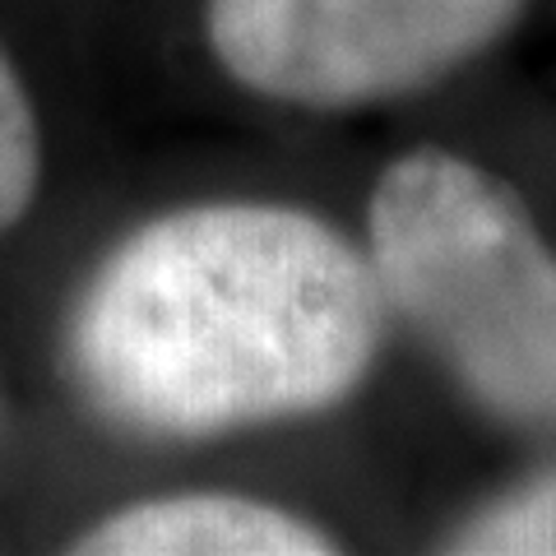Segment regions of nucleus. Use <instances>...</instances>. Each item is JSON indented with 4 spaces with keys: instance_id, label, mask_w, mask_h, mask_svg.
Segmentation results:
<instances>
[{
    "instance_id": "f257e3e1",
    "label": "nucleus",
    "mask_w": 556,
    "mask_h": 556,
    "mask_svg": "<svg viewBox=\"0 0 556 556\" xmlns=\"http://www.w3.org/2000/svg\"><path fill=\"white\" fill-rule=\"evenodd\" d=\"M386 339L357 228L302 195L200 190L84 255L47 348L65 404L102 437L214 450L343 413Z\"/></svg>"
},
{
    "instance_id": "f03ea898",
    "label": "nucleus",
    "mask_w": 556,
    "mask_h": 556,
    "mask_svg": "<svg viewBox=\"0 0 556 556\" xmlns=\"http://www.w3.org/2000/svg\"><path fill=\"white\" fill-rule=\"evenodd\" d=\"M357 237L390 329L492 422L556 431V241L501 172L413 144L371 177Z\"/></svg>"
},
{
    "instance_id": "7ed1b4c3",
    "label": "nucleus",
    "mask_w": 556,
    "mask_h": 556,
    "mask_svg": "<svg viewBox=\"0 0 556 556\" xmlns=\"http://www.w3.org/2000/svg\"><path fill=\"white\" fill-rule=\"evenodd\" d=\"M533 0H159L167 56L265 126H334L455 79Z\"/></svg>"
},
{
    "instance_id": "20e7f679",
    "label": "nucleus",
    "mask_w": 556,
    "mask_h": 556,
    "mask_svg": "<svg viewBox=\"0 0 556 556\" xmlns=\"http://www.w3.org/2000/svg\"><path fill=\"white\" fill-rule=\"evenodd\" d=\"M56 552L75 556H334L343 533L306 501L241 482H163L102 501Z\"/></svg>"
},
{
    "instance_id": "39448f33",
    "label": "nucleus",
    "mask_w": 556,
    "mask_h": 556,
    "mask_svg": "<svg viewBox=\"0 0 556 556\" xmlns=\"http://www.w3.org/2000/svg\"><path fill=\"white\" fill-rule=\"evenodd\" d=\"M61 186V130L38 56L0 20V251L42 228Z\"/></svg>"
},
{
    "instance_id": "423d86ee",
    "label": "nucleus",
    "mask_w": 556,
    "mask_h": 556,
    "mask_svg": "<svg viewBox=\"0 0 556 556\" xmlns=\"http://www.w3.org/2000/svg\"><path fill=\"white\" fill-rule=\"evenodd\" d=\"M441 547L464 556H556V468L482 501L441 538Z\"/></svg>"
},
{
    "instance_id": "0eeeda50",
    "label": "nucleus",
    "mask_w": 556,
    "mask_h": 556,
    "mask_svg": "<svg viewBox=\"0 0 556 556\" xmlns=\"http://www.w3.org/2000/svg\"><path fill=\"white\" fill-rule=\"evenodd\" d=\"M0 427H5V394H0Z\"/></svg>"
}]
</instances>
